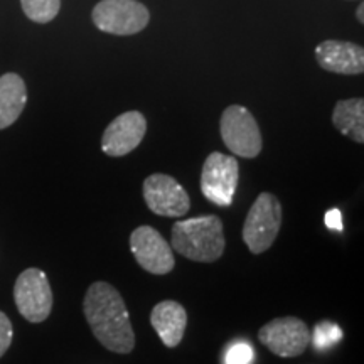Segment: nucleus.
I'll use <instances>...</instances> for the list:
<instances>
[{
	"instance_id": "nucleus-12",
	"label": "nucleus",
	"mask_w": 364,
	"mask_h": 364,
	"mask_svg": "<svg viewBox=\"0 0 364 364\" xmlns=\"http://www.w3.org/2000/svg\"><path fill=\"white\" fill-rule=\"evenodd\" d=\"M316 59L318 66L329 73L361 75L364 71V49L348 41H324L316 48Z\"/></svg>"
},
{
	"instance_id": "nucleus-19",
	"label": "nucleus",
	"mask_w": 364,
	"mask_h": 364,
	"mask_svg": "<svg viewBox=\"0 0 364 364\" xmlns=\"http://www.w3.org/2000/svg\"><path fill=\"white\" fill-rule=\"evenodd\" d=\"M12 338H14V329H12L11 318L0 311V358L6 354L9 348H11Z\"/></svg>"
},
{
	"instance_id": "nucleus-20",
	"label": "nucleus",
	"mask_w": 364,
	"mask_h": 364,
	"mask_svg": "<svg viewBox=\"0 0 364 364\" xmlns=\"http://www.w3.org/2000/svg\"><path fill=\"white\" fill-rule=\"evenodd\" d=\"M326 226L331 230L343 231V216H341L339 209H331L326 213Z\"/></svg>"
},
{
	"instance_id": "nucleus-2",
	"label": "nucleus",
	"mask_w": 364,
	"mask_h": 364,
	"mask_svg": "<svg viewBox=\"0 0 364 364\" xmlns=\"http://www.w3.org/2000/svg\"><path fill=\"white\" fill-rule=\"evenodd\" d=\"M171 245L188 260L199 263L220 260L226 247L223 221L215 215L177 221L172 226Z\"/></svg>"
},
{
	"instance_id": "nucleus-11",
	"label": "nucleus",
	"mask_w": 364,
	"mask_h": 364,
	"mask_svg": "<svg viewBox=\"0 0 364 364\" xmlns=\"http://www.w3.org/2000/svg\"><path fill=\"white\" fill-rule=\"evenodd\" d=\"M147 120L140 112H125L105 129L102 150L110 157H124L142 144Z\"/></svg>"
},
{
	"instance_id": "nucleus-7",
	"label": "nucleus",
	"mask_w": 364,
	"mask_h": 364,
	"mask_svg": "<svg viewBox=\"0 0 364 364\" xmlns=\"http://www.w3.org/2000/svg\"><path fill=\"white\" fill-rule=\"evenodd\" d=\"M238 188V161L221 152L209 154L201 172V193L209 203L226 208Z\"/></svg>"
},
{
	"instance_id": "nucleus-17",
	"label": "nucleus",
	"mask_w": 364,
	"mask_h": 364,
	"mask_svg": "<svg viewBox=\"0 0 364 364\" xmlns=\"http://www.w3.org/2000/svg\"><path fill=\"white\" fill-rule=\"evenodd\" d=\"M341 339H343V329L329 321L318 322L314 329V334H311V343L316 351H326L336 343H339Z\"/></svg>"
},
{
	"instance_id": "nucleus-21",
	"label": "nucleus",
	"mask_w": 364,
	"mask_h": 364,
	"mask_svg": "<svg viewBox=\"0 0 364 364\" xmlns=\"http://www.w3.org/2000/svg\"><path fill=\"white\" fill-rule=\"evenodd\" d=\"M356 19L361 22V24H364V6H363V2L359 4V7L356 11Z\"/></svg>"
},
{
	"instance_id": "nucleus-5",
	"label": "nucleus",
	"mask_w": 364,
	"mask_h": 364,
	"mask_svg": "<svg viewBox=\"0 0 364 364\" xmlns=\"http://www.w3.org/2000/svg\"><path fill=\"white\" fill-rule=\"evenodd\" d=\"M95 26L115 36H132L147 27L150 12L136 0H102L93 9Z\"/></svg>"
},
{
	"instance_id": "nucleus-6",
	"label": "nucleus",
	"mask_w": 364,
	"mask_h": 364,
	"mask_svg": "<svg viewBox=\"0 0 364 364\" xmlns=\"http://www.w3.org/2000/svg\"><path fill=\"white\" fill-rule=\"evenodd\" d=\"M17 311L26 321L39 324L53 311V290L48 275L39 268H27L17 277L14 285Z\"/></svg>"
},
{
	"instance_id": "nucleus-9",
	"label": "nucleus",
	"mask_w": 364,
	"mask_h": 364,
	"mask_svg": "<svg viewBox=\"0 0 364 364\" xmlns=\"http://www.w3.org/2000/svg\"><path fill=\"white\" fill-rule=\"evenodd\" d=\"M130 250L136 263L154 275H167L174 270L176 260L171 245L152 226H139L130 235Z\"/></svg>"
},
{
	"instance_id": "nucleus-1",
	"label": "nucleus",
	"mask_w": 364,
	"mask_h": 364,
	"mask_svg": "<svg viewBox=\"0 0 364 364\" xmlns=\"http://www.w3.org/2000/svg\"><path fill=\"white\" fill-rule=\"evenodd\" d=\"M83 312L98 343L108 351L129 354L135 348V332L125 300L115 287L107 282H95L86 290Z\"/></svg>"
},
{
	"instance_id": "nucleus-18",
	"label": "nucleus",
	"mask_w": 364,
	"mask_h": 364,
	"mask_svg": "<svg viewBox=\"0 0 364 364\" xmlns=\"http://www.w3.org/2000/svg\"><path fill=\"white\" fill-rule=\"evenodd\" d=\"M253 358V349L252 346L247 343H236L228 349L225 363L226 364H250Z\"/></svg>"
},
{
	"instance_id": "nucleus-13",
	"label": "nucleus",
	"mask_w": 364,
	"mask_h": 364,
	"mask_svg": "<svg viewBox=\"0 0 364 364\" xmlns=\"http://www.w3.org/2000/svg\"><path fill=\"white\" fill-rule=\"evenodd\" d=\"M150 324L159 334V338L167 348H176L184 338L188 326L186 309L176 300H162L150 314Z\"/></svg>"
},
{
	"instance_id": "nucleus-16",
	"label": "nucleus",
	"mask_w": 364,
	"mask_h": 364,
	"mask_svg": "<svg viewBox=\"0 0 364 364\" xmlns=\"http://www.w3.org/2000/svg\"><path fill=\"white\" fill-rule=\"evenodd\" d=\"M22 11L33 22L48 24L58 16L61 0H21Z\"/></svg>"
},
{
	"instance_id": "nucleus-4",
	"label": "nucleus",
	"mask_w": 364,
	"mask_h": 364,
	"mask_svg": "<svg viewBox=\"0 0 364 364\" xmlns=\"http://www.w3.org/2000/svg\"><path fill=\"white\" fill-rule=\"evenodd\" d=\"M223 142L235 156L253 159L262 150V134L255 117L241 105H231L221 115Z\"/></svg>"
},
{
	"instance_id": "nucleus-14",
	"label": "nucleus",
	"mask_w": 364,
	"mask_h": 364,
	"mask_svg": "<svg viewBox=\"0 0 364 364\" xmlns=\"http://www.w3.org/2000/svg\"><path fill=\"white\" fill-rule=\"evenodd\" d=\"M27 103L24 80L16 73H7L0 78V130L11 127Z\"/></svg>"
},
{
	"instance_id": "nucleus-8",
	"label": "nucleus",
	"mask_w": 364,
	"mask_h": 364,
	"mask_svg": "<svg viewBox=\"0 0 364 364\" xmlns=\"http://www.w3.org/2000/svg\"><path fill=\"white\" fill-rule=\"evenodd\" d=\"M258 339L280 358H297L311 344V331L299 317H279L258 331Z\"/></svg>"
},
{
	"instance_id": "nucleus-10",
	"label": "nucleus",
	"mask_w": 364,
	"mask_h": 364,
	"mask_svg": "<svg viewBox=\"0 0 364 364\" xmlns=\"http://www.w3.org/2000/svg\"><path fill=\"white\" fill-rule=\"evenodd\" d=\"M144 199L154 215L166 218L184 216L191 208L189 194L174 177L152 174L144 181Z\"/></svg>"
},
{
	"instance_id": "nucleus-3",
	"label": "nucleus",
	"mask_w": 364,
	"mask_h": 364,
	"mask_svg": "<svg viewBox=\"0 0 364 364\" xmlns=\"http://www.w3.org/2000/svg\"><path fill=\"white\" fill-rule=\"evenodd\" d=\"M282 226V204L270 193H262L250 208L243 225V241L253 255L272 247Z\"/></svg>"
},
{
	"instance_id": "nucleus-15",
	"label": "nucleus",
	"mask_w": 364,
	"mask_h": 364,
	"mask_svg": "<svg viewBox=\"0 0 364 364\" xmlns=\"http://www.w3.org/2000/svg\"><path fill=\"white\" fill-rule=\"evenodd\" d=\"M332 124L341 134L354 142H364V100L351 98L336 103L332 113Z\"/></svg>"
}]
</instances>
